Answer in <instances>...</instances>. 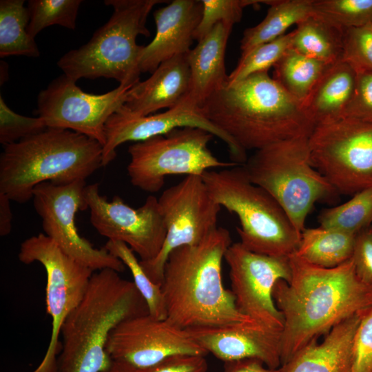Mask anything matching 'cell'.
I'll use <instances>...</instances> for the list:
<instances>
[{
    "label": "cell",
    "mask_w": 372,
    "mask_h": 372,
    "mask_svg": "<svg viewBox=\"0 0 372 372\" xmlns=\"http://www.w3.org/2000/svg\"><path fill=\"white\" fill-rule=\"evenodd\" d=\"M224 260L239 311L262 325L282 331L284 318L272 292L278 280H290L289 257L257 254L238 242L229 247Z\"/></svg>",
    "instance_id": "obj_16"
},
{
    "label": "cell",
    "mask_w": 372,
    "mask_h": 372,
    "mask_svg": "<svg viewBox=\"0 0 372 372\" xmlns=\"http://www.w3.org/2000/svg\"><path fill=\"white\" fill-rule=\"evenodd\" d=\"M85 199L92 226L108 240L125 243L146 262L160 253L166 237V227L158 198L149 196L143 205L134 209L118 196L112 200L101 195L99 185L85 187Z\"/></svg>",
    "instance_id": "obj_15"
},
{
    "label": "cell",
    "mask_w": 372,
    "mask_h": 372,
    "mask_svg": "<svg viewBox=\"0 0 372 372\" xmlns=\"http://www.w3.org/2000/svg\"><path fill=\"white\" fill-rule=\"evenodd\" d=\"M351 372H372V308L362 318L354 335Z\"/></svg>",
    "instance_id": "obj_38"
},
{
    "label": "cell",
    "mask_w": 372,
    "mask_h": 372,
    "mask_svg": "<svg viewBox=\"0 0 372 372\" xmlns=\"http://www.w3.org/2000/svg\"><path fill=\"white\" fill-rule=\"evenodd\" d=\"M203 10L194 38L203 39L218 23L234 25L240 21L245 7L261 1L253 0H202Z\"/></svg>",
    "instance_id": "obj_35"
},
{
    "label": "cell",
    "mask_w": 372,
    "mask_h": 372,
    "mask_svg": "<svg viewBox=\"0 0 372 372\" xmlns=\"http://www.w3.org/2000/svg\"><path fill=\"white\" fill-rule=\"evenodd\" d=\"M351 258L359 279L372 286V235L369 228L355 236Z\"/></svg>",
    "instance_id": "obj_41"
},
{
    "label": "cell",
    "mask_w": 372,
    "mask_h": 372,
    "mask_svg": "<svg viewBox=\"0 0 372 372\" xmlns=\"http://www.w3.org/2000/svg\"><path fill=\"white\" fill-rule=\"evenodd\" d=\"M189 83L187 54L175 56L161 63L148 79L132 86L124 106L138 116L170 109L187 96Z\"/></svg>",
    "instance_id": "obj_21"
},
{
    "label": "cell",
    "mask_w": 372,
    "mask_h": 372,
    "mask_svg": "<svg viewBox=\"0 0 372 372\" xmlns=\"http://www.w3.org/2000/svg\"><path fill=\"white\" fill-rule=\"evenodd\" d=\"M187 330L207 353L224 362L254 358L271 369L281 366L280 330L257 322Z\"/></svg>",
    "instance_id": "obj_19"
},
{
    "label": "cell",
    "mask_w": 372,
    "mask_h": 372,
    "mask_svg": "<svg viewBox=\"0 0 372 372\" xmlns=\"http://www.w3.org/2000/svg\"><path fill=\"white\" fill-rule=\"evenodd\" d=\"M107 352L113 362L133 369L153 366L175 355L207 354L187 329L149 313L121 322L110 333Z\"/></svg>",
    "instance_id": "obj_17"
},
{
    "label": "cell",
    "mask_w": 372,
    "mask_h": 372,
    "mask_svg": "<svg viewBox=\"0 0 372 372\" xmlns=\"http://www.w3.org/2000/svg\"><path fill=\"white\" fill-rule=\"evenodd\" d=\"M147 304L132 281L105 269L93 273L85 294L66 318L61 333L57 372H106L112 331L122 322L147 314Z\"/></svg>",
    "instance_id": "obj_4"
},
{
    "label": "cell",
    "mask_w": 372,
    "mask_h": 372,
    "mask_svg": "<svg viewBox=\"0 0 372 372\" xmlns=\"http://www.w3.org/2000/svg\"><path fill=\"white\" fill-rule=\"evenodd\" d=\"M23 0L0 1V56L21 55L39 57L35 38L27 28L30 17Z\"/></svg>",
    "instance_id": "obj_28"
},
{
    "label": "cell",
    "mask_w": 372,
    "mask_h": 372,
    "mask_svg": "<svg viewBox=\"0 0 372 372\" xmlns=\"http://www.w3.org/2000/svg\"><path fill=\"white\" fill-rule=\"evenodd\" d=\"M311 161L339 194L372 189V123L349 118L316 126Z\"/></svg>",
    "instance_id": "obj_11"
},
{
    "label": "cell",
    "mask_w": 372,
    "mask_h": 372,
    "mask_svg": "<svg viewBox=\"0 0 372 372\" xmlns=\"http://www.w3.org/2000/svg\"><path fill=\"white\" fill-rule=\"evenodd\" d=\"M308 137L282 141L257 149L242 165L254 184L270 194L302 232L318 201L340 194L311 164Z\"/></svg>",
    "instance_id": "obj_8"
},
{
    "label": "cell",
    "mask_w": 372,
    "mask_h": 372,
    "mask_svg": "<svg viewBox=\"0 0 372 372\" xmlns=\"http://www.w3.org/2000/svg\"><path fill=\"white\" fill-rule=\"evenodd\" d=\"M355 236L321 227L304 228L294 253L316 266L335 267L351 258Z\"/></svg>",
    "instance_id": "obj_27"
},
{
    "label": "cell",
    "mask_w": 372,
    "mask_h": 372,
    "mask_svg": "<svg viewBox=\"0 0 372 372\" xmlns=\"http://www.w3.org/2000/svg\"><path fill=\"white\" fill-rule=\"evenodd\" d=\"M103 167V146L83 134L65 129L43 131L4 146L0 156V193L24 203L36 186L85 180Z\"/></svg>",
    "instance_id": "obj_5"
},
{
    "label": "cell",
    "mask_w": 372,
    "mask_h": 372,
    "mask_svg": "<svg viewBox=\"0 0 372 372\" xmlns=\"http://www.w3.org/2000/svg\"><path fill=\"white\" fill-rule=\"evenodd\" d=\"M132 87L119 85L102 94L87 93L64 74L37 97V112L47 127L69 130L105 143L108 118L126 102Z\"/></svg>",
    "instance_id": "obj_14"
},
{
    "label": "cell",
    "mask_w": 372,
    "mask_h": 372,
    "mask_svg": "<svg viewBox=\"0 0 372 372\" xmlns=\"http://www.w3.org/2000/svg\"><path fill=\"white\" fill-rule=\"evenodd\" d=\"M313 8L344 30L372 22V0H313Z\"/></svg>",
    "instance_id": "obj_34"
},
{
    "label": "cell",
    "mask_w": 372,
    "mask_h": 372,
    "mask_svg": "<svg viewBox=\"0 0 372 372\" xmlns=\"http://www.w3.org/2000/svg\"><path fill=\"white\" fill-rule=\"evenodd\" d=\"M223 372H281V368L271 369L258 359L249 358L225 362Z\"/></svg>",
    "instance_id": "obj_42"
},
{
    "label": "cell",
    "mask_w": 372,
    "mask_h": 372,
    "mask_svg": "<svg viewBox=\"0 0 372 372\" xmlns=\"http://www.w3.org/2000/svg\"><path fill=\"white\" fill-rule=\"evenodd\" d=\"M10 198L0 193V236H8L12 229V214Z\"/></svg>",
    "instance_id": "obj_43"
},
{
    "label": "cell",
    "mask_w": 372,
    "mask_h": 372,
    "mask_svg": "<svg viewBox=\"0 0 372 372\" xmlns=\"http://www.w3.org/2000/svg\"><path fill=\"white\" fill-rule=\"evenodd\" d=\"M341 60L356 72H372V22L345 30Z\"/></svg>",
    "instance_id": "obj_36"
},
{
    "label": "cell",
    "mask_w": 372,
    "mask_h": 372,
    "mask_svg": "<svg viewBox=\"0 0 372 372\" xmlns=\"http://www.w3.org/2000/svg\"><path fill=\"white\" fill-rule=\"evenodd\" d=\"M81 0H30L28 2L29 23L27 28L30 36H36L44 28L61 25L74 30Z\"/></svg>",
    "instance_id": "obj_32"
},
{
    "label": "cell",
    "mask_w": 372,
    "mask_h": 372,
    "mask_svg": "<svg viewBox=\"0 0 372 372\" xmlns=\"http://www.w3.org/2000/svg\"><path fill=\"white\" fill-rule=\"evenodd\" d=\"M104 247L130 269L132 282L145 300L149 314L157 319H166L167 312L161 286L152 282L148 277L135 253L125 243L120 241L107 240Z\"/></svg>",
    "instance_id": "obj_31"
},
{
    "label": "cell",
    "mask_w": 372,
    "mask_h": 372,
    "mask_svg": "<svg viewBox=\"0 0 372 372\" xmlns=\"http://www.w3.org/2000/svg\"><path fill=\"white\" fill-rule=\"evenodd\" d=\"M291 48L327 65L342 59L345 30L315 13L296 25Z\"/></svg>",
    "instance_id": "obj_25"
},
{
    "label": "cell",
    "mask_w": 372,
    "mask_h": 372,
    "mask_svg": "<svg viewBox=\"0 0 372 372\" xmlns=\"http://www.w3.org/2000/svg\"><path fill=\"white\" fill-rule=\"evenodd\" d=\"M369 229L370 233H371V235H372V227H370V228H369Z\"/></svg>",
    "instance_id": "obj_45"
},
{
    "label": "cell",
    "mask_w": 372,
    "mask_h": 372,
    "mask_svg": "<svg viewBox=\"0 0 372 372\" xmlns=\"http://www.w3.org/2000/svg\"><path fill=\"white\" fill-rule=\"evenodd\" d=\"M18 258L25 265L39 262L47 276L45 304L52 320L51 334L41 362L31 372H57L63 325L83 298L94 271L64 253L45 234L23 240Z\"/></svg>",
    "instance_id": "obj_10"
},
{
    "label": "cell",
    "mask_w": 372,
    "mask_h": 372,
    "mask_svg": "<svg viewBox=\"0 0 372 372\" xmlns=\"http://www.w3.org/2000/svg\"><path fill=\"white\" fill-rule=\"evenodd\" d=\"M233 25L220 22L187 53L190 70L188 101L200 107L227 83L225 50Z\"/></svg>",
    "instance_id": "obj_22"
},
{
    "label": "cell",
    "mask_w": 372,
    "mask_h": 372,
    "mask_svg": "<svg viewBox=\"0 0 372 372\" xmlns=\"http://www.w3.org/2000/svg\"><path fill=\"white\" fill-rule=\"evenodd\" d=\"M166 237L158 256L140 261L154 283L161 286L168 256L174 249L200 243L217 227L221 207L213 199L201 176H187L158 198Z\"/></svg>",
    "instance_id": "obj_12"
},
{
    "label": "cell",
    "mask_w": 372,
    "mask_h": 372,
    "mask_svg": "<svg viewBox=\"0 0 372 372\" xmlns=\"http://www.w3.org/2000/svg\"><path fill=\"white\" fill-rule=\"evenodd\" d=\"M291 37L292 32L260 45L240 57L236 67L228 75L227 85L234 84L256 73L268 72L291 47Z\"/></svg>",
    "instance_id": "obj_33"
},
{
    "label": "cell",
    "mask_w": 372,
    "mask_h": 372,
    "mask_svg": "<svg viewBox=\"0 0 372 372\" xmlns=\"http://www.w3.org/2000/svg\"><path fill=\"white\" fill-rule=\"evenodd\" d=\"M134 372H207L205 356L180 354L168 357L160 362Z\"/></svg>",
    "instance_id": "obj_40"
},
{
    "label": "cell",
    "mask_w": 372,
    "mask_h": 372,
    "mask_svg": "<svg viewBox=\"0 0 372 372\" xmlns=\"http://www.w3.org/2000/svg\"><path fill=\"white\" fill-rule=\"evenodd\" d=\"M313 2V0L262 1L269 8L261 22L245 30L240 41V57L256 47L285 34L290 26L298 24L312 14Z\"/></svg>",
    "instance_id": "obj_26"
},
{
    "label": "cell",
    "mask_w": 372,
    "mask_h": 372,
    "mask_svg": "<svg viewBox=\"0 0 372 372\" xmlns=\"http://www.w3.org/2000/svg\"><path fill=\"white\" fill-rule=\"evenodd\" d=\"M201 108L213 124L246 151L291 138H309L316 128L302 103L268 72L226 85Z\"/></svg>",
    "instance_id": "obj_3"
},
{
    "label": "cell",
    "mask_w": 372,
    "mask_h": 372,
    "mask_svg": "<svg viewBox=\"0 0 372 372\" xmlns=\"http://www.w3.org/2000/svg\"><path fill=\"white\" fill-rule=\"evenodd\" d=\"M366 313L342 320L321 342L318 343V340L310 342L281 365V372H351L353 338Z\"/></svg>",
    "instance_id": "obj_23"
},
{
    "label": "cell",
    "mask_w": 372,
    "mask_h": 372,
    "mask_svg": "<svg viewBox=\"0 0 372 372\" xmlns=\"http://www.w3.org/2000/svg\"><path fill=\"white\" fill-rule=\"evenodd\" d=\"M232 244L218 227L200 243L173 250L164 267L161 289L167 318L184 329L256 322L239 311L222 280V262Z\"/></svg>",
    "instance_id": "obj_2"
},
{
    "label": "cell",
    "mask_w": 372,
    "mask_h": 372,
    "mask_svg": "<svg viewBox=\"0 0 372 372\" xmlns=\"http://www.w3.org/2000/svg\"><path fill=\"white\" fill-rule=\"evenodd\" d=\"M106 372H134V370L125 364L113 362L112 366Z\"/></svg>",
    "instance_id": "obj_44"
},
{
    "label": "cell",
    "mask_w": 372,
    "mask_h": 372,
    "mask_svg": "<svg viewBox=\"0 0 372 372\" xmlns=\"http://www.w3.org/2000/svg\"><path fill=\"white\" fill-rule=\"evenodd\" d=\"M201 177L213 199L237 216L236 231L245 248L272 256L297 250L301 232L272 196L250 181L242 165L208 170Z\"/></svg>",
    "instance_id": "obj_7"
},
{
    "label": "cell",
    "mask_w": 372,
    "mask_h": 372,
    "mask_svg": "<svg viewBox=\"0 0 372 372\" xmlns=\"http://www.w3.org/2000/svg\"><path fill=\"white\" fill-rule=\"evenodd\" d=\"M329 65L290 47L273 66V78L302 103Z\"/></svg>",
    "instance_id": "obj_29"
},
{
    "label": "cell",
    "mask_w": 372,
    "mask_h": 372,
    "mask_svg": "<svg viewBox=\"0 0 372 372\" xmlns=\"http://www.w3.org/2000/svg\"><path fill=\"white\" fill-rule=\"evenodd\" d=\"M185 127H198L210 132L226 144L233 163L237 165L246 163L247 151L213 124L201 107L185 98L179 104L164 112L148 116L134 115L124 105L121 106L105 123L103 167L114 159L116 148L123 143L143 141Z\"/></svg>",
    "instance_id": "obj_18"
},
{
    "label": "cell",
    "mask_w": 372,
    "mask_h": 372,
    "mask_svg": "<svg viewBox=\"0 0 372 372\" xmlns=\"http://www.w3.org/2000/svg\"><path fill=\"white\" fill-rule=\"evenodd\" d=\"M164 0H106L113 8L109 20L87 43L66 52L57 62L63 74L74 81L86 78L113 79L119 85L132 87L140 81L139 63L144 45H138L141 34L149 37L147 18Z\"/></svg>",
    "instance_id": "obj_6"
},
{
    "label": "cell",
    "mask_w": 372,
    "mask_h": 372,
    "mask_svg": "<svg viewBox=\"0 0 372 372\" xmlns=\"http://www.w3.org/2000/svg\"><path fill=\"white\" fill-rule=\"evenodd\" d=\"M202 10L201 1L174 0L154 12L156 34L143 48L141 72L152 73L161 63L189 52Z\"/></svg>",
    "instance_id": "obj_20"
},
{
    "label": "cell",
    "mask_w": 372,
    "mask_h": 372,
    "mask_svg": "<svg viewBox=\"0 0 372 372\" xmlns=\"http://www.w3.org/2000/svg\"><path fill=\"white\" fill-rule=\"evenodd\" d=\"M318 222L322 228L352 235L369 228L372 222V189L355 194L342 205L322 209Z\"/></svg>",
    "instance_id": "obj_30"
},
{
    "label": "cell",
    "mask_w": 372,
    "mask_h": 372,
    "mask_svg": "<svg viewBox=\"0 0 372 372\" xmlns=\"http://www.w3.org/2000/svg\"><path fill=\"white\" fill-rule=\"evenodd\" d=\"M356 71L342 60L328 67L302 103L316 127L342 118L356 85Z\"/></svg>",
    "instance_id": "obj_24"
},
{
    "label": "cell",
    "mask_w": 372,
    "mask_h": 372,
    "mask_svg": "<svg viewBox=\"0 0 372 372\" xmlns=\"http://www.w3.org/2000/svg\"><path fill=\"white\" fill-rule=\"evenodd\" d=\"M85 180L57 185L44 182L33 191V205L41 218L44 234L67 255L94 271H125L123 262L106 249L95 248L78 232L75 216L88 209L85 199Z\"/></svg>",
    "instance_id": "obj_13"
},
{
    "label": "cell",
    "mask_w": 372,
    "mask_h": 372,
    "mask_svg": "<svg viewBox=\"0 0 372 372\" xmlns=\"http://www.w3.org/2000/svg\"><path fill=\"white\" fill-rule=\"evenodd\" d=\"M356 85L342 118L372 123V72H356Z\"/></svg>",
    "instance_id": "obj_39"
},
{
    "label": "cell",
    "mask_w": 372,
    "mask_h": 372,
    "mask_svg": "<svg viewBox=\"0 0 372 372\" xmlns=\"http://www.w3.org/2000/svg\"><path fill=\"white\" fill-rule=\"evenodd\" d=\"M214 136L203 129L185 127L131 145L127 167L131 183L144 192L156 193L168 176H202L212 169L238 165L213 154L208 145Z\"/></svg>",
    "instance_id": "obj_9"
},
{
    "label": "cell",
    "mask_w": 372,
    "mask_h": 372,
    "mask_svg": "<svg viewBox=\"0 0 372 372\" xmlns=\"http://www.w3.org/2000/svg\"><path fill=\"white\" fill-rule=\"evenodd\" d=\"M289 257L290 280H278L272 292L284 318L281 365L342 320L372 308V286L359 279L351 258L335 267L324 268L295 253Z\"/></svg>",
    "instance_id": "obj_1"
},
{
    "label": "cell",
    "mask_w": 372,
    "mask_h": 372,
    "mask_svg": "<svg viewBox=\"0 0 372 372\" xmlns=\"http://www.w3.org/2000/svg\"><path fill=\"white\" fill-rule=\"evenodd\" d=\"M44 121L13 112L0 96V143L4 146L18 142L46 129Z\"/></svg>",
    "instance_id": "obj_37"
}]
</instances>
